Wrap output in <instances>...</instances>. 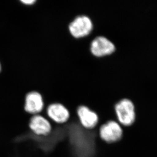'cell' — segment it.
<instances>
[{
  "label": "cell",
  "instance_id": "1",
  "mask_svg": "<svg viewBox=\"0 0 157 157\" xmlns=\"http://www.w3.org/2000/svg\"><path fill=\"white\" fill-rule=\"evenodd\" d=\"M117 122L123 127L133 124L136 117V107L131 100L124 98L118 101L114 106Z\"/></svg>",
  "mask_w": 157,
  "mask_h": 157
},
{
  "label": "cell",
  "instance_id": "2",
  "mask_svg": "<svg viewBox=\"0 0 157 157\" xmlns=\"http://www.w3.org/2000/svg\"><path fill=\"white\" fill-rule=\"evenodd\" d=\"M123 131L122 126L115 121H109L100 126V138L107 144L116 143L121 140Z\"/></svg>",
  "mask_w": 157,
  "mask_h": 157
},
{
  "label": "cell",
  "instance_id": "3",
  "mask_svg": "<svg viewBox=\"0 0 157 157\" xmlns=\"http://www.w3.org/2000/svg\"><path fill=\"white\" fill-rule=\"evenodd\" d=\"M93 29V24L86 15L78 16L69 24V30L73 37L80 38L89 35Z\"/></svg>",
  "mask_w": 157,
  "mask_h": 157
},
{
  "label": "cell",
  "instance_id": "4",
  "mask_svg": "<svg viewBox=\"0 0 157 157\" xmlns=\"http://www.w3.org/2000/svg\"><path fill=\"white\" fill-rule=\"evenodd\" d=\"M80 125L87 130H93L98 126L99 117L95 111L85 105H80L76 110Z\"/></svg>",
  "mask_w": 157,
  "mask_h": 157
},
{
  "label": "cell",
  "instance_id": "5",
  "mask_svg": "<svg viewBox=\"0 0 157 157\" xmlns=\"http://www.w3.org/2000/svg\"><path fill=\"white\" fill-rule=\"evenodd\" d=\"M46 113L47 118L57 124H65L70 117L68 108L60 103H53L49 104L47 107Z\"/></svg>",
  "mask_w": 157,
  "mask_h": 157
},
{
  "label": "cell",
  "instance_id": "6",
  "mask_svg": "<svg viewBox=\"0 0 157 157\" xmlns=\"http://www.w3.org/2000/svg\"><path fill=\"white\" fill-rule=\"evenodd\" d=\"M29 127L34 134L38 136H48L52 129L50 121L40 114L32 116L29 120Z\"/></svg>",
  "mask_w": 157,
  "mask_h": 157
},
{
  "label": "cell",
  "instance_id": "7",
  "mask_svg": "<svg viewBox=\"0 0 157 157\" xmlns=\"http://www.w3.org/2000/svg\"><path fill=\"white\" fill-rule=\"evenodd\" d=\"M90 50L94 56L102 57L113 53L116 51V46L106 37L98 36L91 42Z\"/></svg>",
  "mask_w": 157,
  "mask_h": 157
},
{
  "label": "cell",
  "instance_id": "8",
  "mask_svg": "<svg viewBox=\"0 0 157 157\" xmlns=\"http://www.w3.org/2000/svg\"><path fill=\"white\" fill-rule=\"evenodd\" d=\"M44 107V102L41 94L32 91L27 94L25 97L24 109L29 114H40Z\"/></svg>",
  "mask_w": 157,
  "mask_h": 157
},
{
  "label": "cell",
  "instance_id": "9",
  "mask_svg": "<svg viewBox=\"0 0 157 157\" xmlns=\"http://www.w3.org/2000/svg\"><path fill=\"white\" fill-rule=\"evenodd\" d=\"M36 1L35 0H22L21 1V2L23 3L24 4L27 5H31L36 3Z\"/></svg>",
  "mask_w": 157,
  "mask_h": 157
},
{
  "label": "cell",
  "instance_id": "10",
  "mask_svg": "<svg viewBox=\"0 0 157 157\" xmlns=\"http://www.w3.org/2000/svg\"><path fill=\"white\" fill-rule=\"evenodd\" d=\"M2 70V66L1 64V63H0V72Z\"/></svg>",
  "mask_w": 157,
  "mask_h": 157
}]
</instances>
